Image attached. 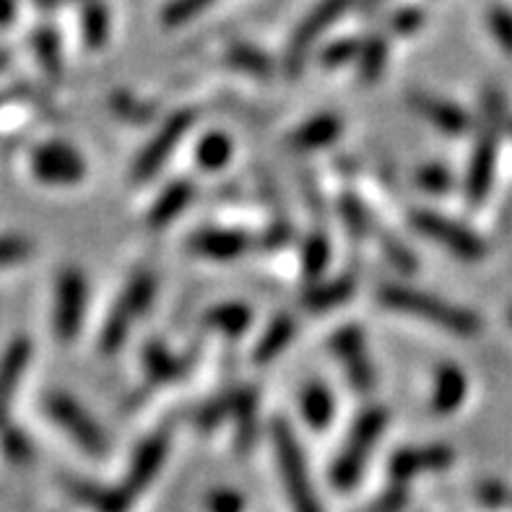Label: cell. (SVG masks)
<instances>
[{
	"label": "cell",
	"instance_id": "cell-7",
	"mask_svg": "<svg viewBox=\"0 0 512 512\" xmlns=\"http://www.w3.org/2000/svg\"><path fill=\"white\" fill-rule=\"evenodd\" d=\"M86 294L89 284L78 268H63L55 279V307H52V331L58 341L68 344L81 333L86 315Z\"/></svg>",
	"mask_w": 512,
	"mask_h": 512
},
{
	"label": "cell",
	"instance_id": "cell-33",
	"mask_svg": "<svg viewBox=\"0 0 512 512\" xmlns=\"http://www.w3.org/2000/svg\"><path fill=\"white\" fill-rule=\"evenodd\" d=\"M227 63L240 68L245 73H253V76L268 78L273 73V63L266 52H260L258 47L253 45H232L227 52Z\"/></svg>",
	"mask_w": 512,
	"mask_h": 512
},
{
	"label": "cell",
	"instance_id": "cell-25",
	"mask_svg": "<svg viewBox=\"0 0 512 512\" xmlns=\"http://www.w3.org/2000/svg\"><path fill=\"white\" fill-rule=\"evenodd\" d=\"M299 409L312 429H325L333 419V396L323 383H307L299 393Z\"/></svg>",
	"mask_w": 512,
	"mask_h": 512
},
{
	"label": "cell",
	"instance_id": "cell-13",
	"mask_svg": "<svg viewBox=\"0 0 512 512\" xmlns=\"http://www.w3.org/2000/svg\"><path fill=\"white\" fill-rule=\"evenodd\" d=\"M167 450H169V435L164 432V429L138 445L123 484V489L130 494V497H138V494H141L143 489L149 487L151 481L159 476L164 461H167Z\"/></svg>",
	"mask_w": 512,
	"mask_h": 512
},
{
	"label": "cell",
	"instance_id": "cell-2",
	"mask_svg": "<svg viewBox=\"0 0 512 512\" xmlns=\"http://www.w3.org/2000/svg\"><path fill=\"white\" fill-rule=\"evenodd\" d=\"M385 427H388V411L385 409H377L375 406V409H367L364 414H359V419L349 432V440H346L338 458L333 461V487L344 489V492L357 487L364 474V466L370 461L372 448H375V442L385 432Z\"/></svg>",
	"mask_w": 512,
	"mask_h": 512
},
{
	"label": "cell",
	"instance_id": "cell-41",
	"mask_svg": "<svg viewBox=\"0 0 512 512\" xmlns=\"http://www.w3.org/2000/svg\"><path fill=\"white\" fill-rule=\"evenodd\" d=\"M232 403H234L232 393H229V396L216 398V401H211V403H206V406L198 411V424H201L203 429H214L216 424L224 422V419H229V416H232Z\"/></svg>",
	"mask_w": 512,
	"mask_h": 512
},
{
	"label": "cell",
	"instance_id": "cell-52",
	"mask_svg": "<svg viewBox=\"0 0 512 512\" xmlns=\"http://www.w3.org/2000/svg\"><path fill=\"white\" fill-rule=\"evenodd\" d=\"M510 323H512V310H510Z\"/></svg>",
	"mask_w": 512,
	"mask_h": 512
},
{
	"label": "cell",
	"instance_id": "cell-53",
	"mask_svg": "<svg viewBox=\"0 0 512 512\" xmlns=\"http://www.w3.org/2000/svg\"><path fill=\"white\" fill-rule=\"evenodd\" d=\"M0 102H3V99H0Z\"/></svg>",
	"mask_w": 512,
	"mask_h": 512
},
{
	"label": "cell",
	"instance_id": "cell-6",
	"mask_svg": "<svg viewBox=\"0 0 512 512\" xmlns=\"http://www.w3.org/2000/svg\"><path fill=\"white\" fill-rule=\"evenodd\" d=\"M45 411L52 422L58 424L65 435L71 437L84 453L94 455V458L107 455L110 440H107L104 429L91 419L89 411H86L76 398H71L68 393H50V396L45 398Z\"/></svg>",
	"mask_w": 512,
	"mask_h": 512
},
{
	"label": "cell",
	"instance_id": "cell-36",
	"mask_svg": "<svg viewBox=\"0 0 512 512\" xmlns=\"http://www.w3.org/2000/svg\"><path fill=\"white\" fill-rule=\"evenodd\" d=\"M34 253V245L21 234H0V271L24 263Z\"/></svg>",
	"mask_w": 512,
	"mask_h": 512
},
{
	"label": "cell",
	"instance_id": "cell-3",
	"mask_svg": "<svg viewBox=\"0 0 512 512\" xmlns=\"http://www.w3.org/2000/svg\"><path fill=\"white\" fill-rule=\"evenodd\" d=\"M273 450H276L281 479H284L286 494H289L294 512H323L318 494H315V487H312L310 481L305 455H302L297 440H294L292 427L281 422V419L273 422Z\"/></svg>",
	"mask_w": 512,
	"mask_h": 512
},
{
	"label": "cell",
	"instance_id": "cell-22",
	"mask_svg": "<svg viewBox=\"0 0 512 512\" xmlns=\"http://www.w3.org/2000/svg\"><path fill=\"white\" fill-rule=\"evenodd\" d=\"M357 289V281L351 276H341V279L333 281H320V284H312L305 294H302V305L310 312H328L336 310L338 305H344L346 299H351Z\"/></svg>",
	"mask_w": 512,
	"mask_h": 512
},
{
	"label": "cell",
	"instance_id": "cell-30",
	"mask_svg": "<svg viewBox=\"0 0 512 512\" xmlns=\"http://www.w3.org/2000/svg\"><path fill=\"white\" fill-rule=\"evenodd\" d=\"M195 159L208 172H219L221 167H227L232 159V141L227 133H208L201 138L198 149H195Z\"/></svg>",
	"mask_w": 512,
	"mask_h": 512
},
{
	"label": "cell",
	"instance_id": "cell-43",
	"mask_svg": "<svg viewBox=\"0 0 512 512\" xmlns=\"http://www.w3.org/2000/svg\"><path fill=\"white\" fill-rule=\"evenodd\" d=\"M383 240V253L388 255V260L398 271H406V273H414L416 271V258L406 250V245L396 240V237H390V234H383L380 237Z\"/></svg>",
	"mask_w": 512,
	"mask_h": 512
},
{
	"label": "cell",
	"instance_id": "cell-50",
	"mask_svg": "<svg viewBox=\"0 0 512 512\" xmlns=\"http://www.w3.org/2000/svg\"><path fill=\"white\" fill-rule=\"evenodd\" d=\"M8 63H11V52H8V50H0V73L6 71Z\"/></svg>",
	"mask_w": 512,
	"mask_h": 512
},
{
	"label": "cell",
	"instance_id": "cell-45",
	"mask_svg": "<svg viewBox=\"0 0 512 512\" xmlns=\"http://www.w3.org/2000/svg\"><path fill=\"white\" fill-rule=\"evenodd\" d=\"M476 500H479L484 507H489V510H497V507H502L507 500H510V492L505 489V484L489 479V481H481L479 487H476Z\"/></svg>",
	"mask_w": 512,
	"mask_h": 512
},
{
	"label": "cell",
	"instance_id": "cell-16",
	"mask_svg": "<svg viewBox=\"0 0 512 512\" xmlns=\"http://www.w3.org/2000/svg\"><path fill=\"white\" fill-rule=\"evenodd\" d=\"M188 247L203 258L234 260L253 247V240L242 232H232V229H201L190 237Z\"/></svg>",
	"mask_w": 512,
	"mask_h": 512
},
{
	"label": "cell",
	"instance_id": "cell-28",
	"mask_svg": "<svg viewBox=\"0 0 512 512\" xmlns=\"http://www.w3.org/2000/svg\"><path fill=\"white\" fill-rule=\"evenodd\" d=\"M232 419L237 422V440H240L242 448H250V442L255 437V419H258V396L255 390L242 388L237 393H232Z\"/></svg>",
	"mask_w": 512,
	"mask_h": 512
},
{
	"label": "cell",
	"instance_id": "cell-10",
	"mask_svg": "<svg viewBox=\"0 0 512 512\" xmlns=\"http://www.w3.org/2000/svg\"><path fill=\"white\" fill-rule=\"evenodd\" d=\"M351 3L354 0H323L307 13V19L297 26V32H294V37L289 39V47H286V71H289V76H297L305 68V60L312 47H315V42L331 29L338 16H344Z\"/></svg>",
	"mask_w": 512,
	"mask_h": 512
},
{
	"label": "cell",
	"instance_id": "cell-44",
	"mask_svg": "<svg viewBox=\"0 0 512 512\" xmlns=\"http://www.w3.org/2000/svg\"><path fill=\"white\" fill-rule=\"evenodd\" d=\"M112 110L117 112L120 117H125V120H130V123H146L151 115V107H146V104L136 102L133 97H128V94H115L112 97Z\"/></svg>",
	"mask_w": 512,
	"mask_h": 512
},
{
	"label": "cell",
	"instance_id": "cell-1",
	"mask_svg": "<svg viewBox=\"0 0 512 512\" xmlns=\"http://www.w3.org/2000/svg\"><path fill=\"white\" fill-rule=\"evenodd\" d=\"M377 302L393 312H403L411 318L427 320V323L440 325L445 333L461 338H474L481 333V318L474 310L458 307L453 302L435 297V294L419 292L414 286H396L388 284L377 292Z\"/></svg>",
	"mask_w": 512,
	"mask_h": 512
},
{
	"label": "cell",
	"instance_id": "cell-47",
	"mask_svg": "<svg viewBox=\"0 0 512 512\" xmlns=\"http://www.w3.org/2000/svg\"><path fill=\"white\" fill-rule=\"evenodd\" d=\"M289 224H284V221H281V224H273L271 229H268L266 234H263V247H281L284 245L286 240H289Z\"/></svg>",
	"mask_w": 512,
	"mask_h": 512
},
{
	"label": "cell",
	"instance_id": "cell-42",
	"mask_svg": "<svg viewBox=\"0 0 512 512\" xmlns=\"http://www.w3.org/2000/svg\"><path fill=\"white\" fill-rule=\"evenodd\" d=\"M489 29H492L494 39L500 42L505 52H512V11L510 8H492L489 11Z\"/></svg>",
	"mask_w": 512,
	"mask_h": 512
},
{
	"label": "cell",
	"instance_id": "cell-46",
	"mask_svg": "<svg viewBox=\"0 0 512 512\" xmlns=\"http://www.w3.org/2000/svg\"><path fill=\"white\" fill-rule=\"evenodd\" d=\"M424 16L419 8H403V11L393 13V19H390V29L396 34H411L416 32L419 26H422Z\"/></svg>",
	"mask_w": 512,
	"mask_h": 512
},
{
	"label": "cell",
	"instance_id": "cell-19",
	"mask_svg": "<svg viewBox=\"0 0 512 512\" xmlns=\"http://www.w3.org/2000/svg\"><path fill=\"white\" fill-rule=\"evenodd\" d=\"M65 487L71 492L73 500L86 505L94 512H128L136 497H130L123 487H102V484H91V481H65Z\"/></svg>",
	"mask_w": 512,
	"mask_h": 512
},
{
	"label": "cell",
	"instance_id": "cell-29",
	"mask_svg": "<svg viewBox=\"0 0 512 512\" xmlns=\"http://www.w3.org/2000/svg\"><path fill=\"white\" fill-rule=\"evenodd\" d=\"M331 263V242L323 232H312L302 245V273L307 281H318Z\"/></svg>",
	"mask_w": 512,
	"mask_h": 512
},
{
	"label": "cell",
	"instance_id": "cell-51",
	"mask_svg": "<svg viewBox=\"0 0 512 512\" xmlns=\"http://www.w3.org/2000/svg\"><path fill=\"white\" fill-rule=\"evenodd\" d=\"M385 0H364V8H367V11H375L377 6H383Z\"/></svg>",
	"mask_w": 512,
	"mask_h": 512
},
{
	"label": "cell",
	"instance_id": "cell-39",
	"mask_svg": "<svg viewBox=\"0 0 512 512\" xmlns=\"http://www.w3.org/2000/svg\"><path fill=\"white\" fill-rule=\"evenodd\" d=\"M211 3H216V0H172V3L164 8V24L167 26L188 24L190 19L198 16V13L206 11Z\"/></svg>",
	"mask_w": 512,
	"mask_h": 512
},
{
	"label": "cell",
	"instance_id": "cell-17",
	"mask_svg": "<svg viewBox=\"0 0 512 512\" xmlns=\"http://www.w3.org/2000/svg\"><path fill=\"white\" fill-rule=\"evenodd\" d=\"M409 104L416 115H422L424 120H429L442 133L458 136V133L468 128V115L458 104L445 102V99L432 97V94H424V91H411Z\"/></svg>",
	"mask_w": 512,
	"mask_h": 512
},
{
	"label": "cell",
	"instance_id": "cell-8",
	"mask_svg": "<svg viewBox=\"0 0 512 512\" xmlns=\"http://www.w3.org/2000/svg\"><path fill=\"white\" fill-rule=\"evenodd\" d=\"M29 169L39 182L55 188H71L86 177V159L65 141H45L29 156Z\"/></svg>",
	"mask_w": 512,
	"mask_h": 512
},
{
	"label": "cell",
	"instance_id": "cell-31",
	"mask_svg": "<svg viewBox=\"0 0 512 512\" xmlns=\"http://www.w3.org/2000/svg\"><path fill=\"white\" fill-rule=\"evenodd\" d=\"M359 78L364 84H375L377 78L383 76L385 65H388V42L383 37H370L362 42L359 52Z\"/></svg>",
	"mask_w": 512,
	"mask_h": 512
},
{
	"label": "cell",
	"instance_id": "cell-12",
	"mask_svg": "<svg viewBox=\"0 0 512 512\" xmlns=\"http://www.w3.org/2000/svg\"><path fill=\"white\" fill-rule=\"evenodd\" d=\"M331 349L336 359L344 364L346 377H349L351 388L367 396L375 390V370L367 357V341L359 325H346L336 336L331 338Z\"/></svg>",
	"mask_w": 512,
	"mask_h": 512
},
{
	"label": "cell",
	"instance_id": "cell-40",
	"mask_svg": "<svg viewBox=\"0 0 512 512\" xmlns=\"http://www.w3.org/2000/svg\"><path fill=\"white\" fill-rule=\"evenodd\" d=\"M414 180L427 193H445L453 185V177L442 164H424V167L416 169Z\"/></svg>",
	"mask_w": 512,
	"mask_h": 512
},
{
	"label": "cell",
	"instance_id": "cell-48",
	"mask_svg": "<svg viewBox=\"0 0 512 512\" xmlns=\"http://www.w3.org/2000/svg\"><path fill=\"white\" fill-rule=\"evenodd\" d=\"M403 505H406V494H403L401 487H396L390 494H385L380 505H377V512H401Z\"/></svg>",
	"mask_w": 512,
	"mask_h": 512
},
{
	"label": "cell",
	"instance_id": "cell-37",
	"mask_svg": "<svg viewBox=\"0 0 512 512\" xmlns=\"http://www.w3.org/2000/svg\"><path fill=\"white\" fill-rule=\"evenodd\" d=\"M245 494L232 487L211 489L203 500L206 512H245Z\"/></svg>",
	"mask_w": 512,
	"mask_h": 512
},
{
	"label": "cell",
	"instance_id": "cell-11",
	"mask_svg": "<svg viewBox=\"0 0 512 512\" xmlns=\"http://www.w3.org/2000/svg\"><path fill=\"white\" fill-rule=\"evenodd\" d=\"M190 125H193V112L190 110L175 112L172 117H167L162 128L156 130V136L146 143V149L138 154L136 164H133V172H130L133 182H146L149 177H154L164 167L169 154L177 149V143L185 138Z\"/></svg>",
	"mask_w": 512,
	"mask_h": 512
},
{
	"label": "cell",
	"instance_id": "cell-20",
	"mask_svg": "<svg viewBox=\"0 0 512 512\" xmlns=\"http://www.w3.org/2000/svg\"><path fill=\"white\" fill-rule=\"evenodd\" d=\"M193 185H190L188 180H175L172 185H167V188L162 190V195L156 198V203L151 206L149 216H146V224H149L151 229H164L172 219H177V216L185 211V208L190 206V201H193Z\"/></svg>",
	"mask_w": 512,
	"mask_h": 512
},
{
	"label": "cell",
	"instance_id": "cell-21",
	"mask_svg": "<svg viewBox=\"0 0 512 512\" xmlns=\"http://www.w3.org/2000/svg\"><path fill=\"white\" fill-rule=\"evenodd\" d=\"M341 130H344V125L336 115H318L294 130L292 138H289V146L297 151L323 149V146H331L341 136Z\"/></svg>",
	"mask_w": 512,
	"mask_h": 512
},
{
	"label": "cell",
	"instance_id": "cell-9",
	"mask_svg": "<svg viewBox=\"0 0 512 512\" xmlns=\"http://www.w3.org/2000/svg\"><path fill=\"white\" fill-rule=\"evenodd\" d=\"M411 224L422 234H427L429 240L440 242L455 258L481 260L487 255V245H484L479 234L461 227L458 221L448 219V216H440L435 211H414Z\"/></svg>",
	"mask_w": 512,
	"mask_h": 512
},
{
	"label": "cell",
	"instance_id": "cell-32",
	"mask_svg": "<svg viewBox=\"0 0 512 512\" xmlns=\"http://www.w3.org/2000/svg\"><path fill=\"white\" fill-rule=\"evenodd\" d=\"M81 29H84V39L91 50L104 47L107 37H110V16H107L104 3H99V0L86 3L84 13H81Z\"/></svg>",
	"mask_w": 512,
	"mask_h": 512
},
{
	"label": "cell",
	"instance_id": "cell-5",
	"mask_svg": "<svg viewBox=\"0 0 512 512\" xmlns=\"http://www.w3.org/2000/svg\"><path fill=\"white\" fill-rule=\"evenodd\" d=\"M154 294L156 279L149 271H138L130 276L123 294L117 299V305L112 307L110 318L104 323L102 336H99V346H102L104 354H115V351H120V346H123L125 338H128L130 323L141 318L143 312L149 310L151 302H154Z\"/></svg>",
	"mask_w": 512,
	"mask_h": 512
},
{
	"label": "cell",
	"instance_id": "cell-15",
	"mask_svg": "<svg viewBox=\"0 0 512 512\" xmlns=\"http://www.w3.org/2000/svg\"><path fill=\"white\" fill-rule=\"evenodd\" d=\"M32 341L26 336H16L11 344L6 346L3 357H0V427L8 424V414H11V403L16 390H19L21 377H24L29 359H32Z\"/></svg>",
	"mask_w": 512,
	"mask_h": 512
},
{
	"label": "cell",
	"instance_id": "cell-27",
	"mask_svg": "<svg viewBox=\"0 0 512 512\" xmlns=\"http://www.w3.org/2000/svg\"><path fill=\"white\" fill-rule=\"evenodd\" d=\"M32 50L37 55L39 68L50 76V81H58L63 73V47H60V37L52 26H39L32 34Z\"/></svg>",
	"mask_w": 512,
	"mask_h": 512
},
{
	"label": "cell",
	"instance_id": "cell-4",
	"mask_svg": "<svg viewBox=\"0 0 512 512\" xmlns=\"http://www.w3.org/2000/svg\"><path fill=\"white\" fill-rule=\"evenodd\" d=\"M500 125H502V99L492 91L484 104V123H481L479 143H476L471 167L466 175V195L471 203H481L489 195L497 169V151H500Z\"/></svg>",
	"mask_w": 512,
	"mask_h": 512
},
{
	"label": "cell",
	"instance_id": "cell-38",
	"mask_svg": "<svg viewBox=\"0 0 512 512\" xmlns=\"http://www.w3.org/2000/svg\"><path fill=\"white\" fill-rule=\"evenodd\" d=\"M359 52H362V42H357V39H338V42L325 47L323 55H320V63L325 68H338V65L359 60Z\"/></svg>",
	"mask_w": 512,
	"mask_h": 512
},
{
	"label": "cell",
	"instance_id": "cell-35",
	"mask_svg": "<svg viewBox=\"0 0 512 512\" xmlns=\"http://www.w3.org/2000/svg\"><path fill=\"white\" fill-rule=\"evenodd\" d=\"M0 448H3L8 461L13 463L29 461V455H32V442H29V437L19 427H13L11 422L0 427Z\"/></svg>",
	"mask_w": 512,
	"mask_h": 512
},
{
	"label": "cell",
	"instance_id": "cell-24",
	"mask_svg": "<svg viewBox=\"0 0 512 512\" xmlns=\"http://www.w3.org/2000/svg\"><path fill=\"white\" fill-rule=\"evenodd\" d=\"M253 323V312L250 307L240 302H229V305H216L203 315V325L208 331H219L229 338H237L250 328Z\"/></svg>",
	"mask_w": 512,
	"mask_h": 512
},
{
	"label": "cell",
	"instance_id": "cell-26",
	"mask_svg": "<svg viewBox=\"0 0 512 512\" xmlns=\"http://www.w3.org/2000/svg\"><path fill=\"white\" fill-rule=\"evenodd\" d=\"M294 331H297V323H294L292 315H279L273 318L271 325L266 328V333L258 338V346H255L253 359L258 364H268L279 357L281 351L289 346V341L294 338Z\"/></svg>",
	"mask_w": 512,
	"mask_h": 512
},
{
	"label": "cell",
	"instance_id": "cell-49",
	"mask_svg": "<svg viewBox=\"0 0 512 512\" xmlns=\"http://www.w3.org/2000/svg\"><path fill=\"white\" fill-rule=\"evenodd\" d=\"M16 21V0H0V29Z\"/></svg>",
	"mask_w": 512,
	"mask_h": 512
},
{
	"label": "cell",
	"instance_id": "cell-34",
	"mask_svg": "<svg viewBox=\"0 0 512 512\" xmlns=\"http://www.w3.org/2000/svg\"><path fill=\"white\" fill-rule=\"evenodd\" d=\"M341 214H344L346 227H349V232L354 237H367V234L375 232V221H372L370 211L354 195H344L341 198Z\"/></svg>",
	"mask_w": 512,
	"mask_h": 512
},
{
	"label": "cell",
	"instance_id": "cell-14",
	"mask_svg": "<svg viewBox=\"0 0 512 512\" xmlns=\"http://www.w3.org/2000/svg\"><path fill=\"white\" fill-rule=\"evenodd\" d=\"M453 450L448 445H429V448H403L390 458V476L396 484H406L419 474L445 471L453 463Z\"/></svg>",
	"mask_w": 512,
	"mask_h": 512
},
{
	"label": "cell",
	"instance_id": "cell-23",
	"mask_svg": "<svg viewBox=\"0 0 512 512\" xmlns=\"http://www.w3.org/2000/svg\"><path fill=\"white\" fill-rule=\"evenodd\" d=\"M143 364H146V375L154 385L172 383L177 377H182L188 372L190 362L185 357H177L167 346L162 344H149L146 346V354H143Z\"/></svg>",
	"mask_w": 512,
	"mask_h": 512
},
{
	"label": "cell",
	"instance_id": "cell-18",
	"mask_svg": "<svg viewBox=\"0 0 512 512\" xmlns=\"http://www.w3.org/2000/svg\"><path fill=\"white\" fill-rule=\"evenodd\" d=\"M468 396V377L458 364H440L432 385V411L437 416H448L461 409V403Z\"/></svg>",
	"mask_w": 512,
	"mask_h": 512
}]
</instances>
